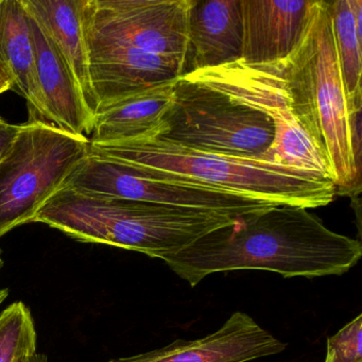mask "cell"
Segmentation results:
<instances>
[{"instance_id":"6da1fadb","label":"cell","mask_w":362,"mask_h":362,"mask_svg":"<svg viewBox=\"0 0 362 362\" xmlns=\"http://www.w3.org/2000/svg\"><path fill=\"white\" fill-rule=\"evenodd\" d=\"M361 256L359 240L332 232L308 209L277 205L240 216L162 260L194 287L228 271H271L285 279L342 275Z\"/></svg>"},{"instance_id":"7a4b0ae2","label":"cell","mask_w":362,"mask_h":362,"mask_svg":"<svg viewBox=\"0 0 362 362\" xmlns=\"http://www.w3.org/2000/svg\"><path fill=\"white\" fill-rule=\"evenodd\" d=\"M292 107L327 167L337 194L361 192V112L351 114L339 66L329 5L311 0L306 23L287 58L271 63Z\"/></svg>"},{"instance_id":"3957f363","label":"cell","mask_w":362,"mask_h":362,"mask_svg":"<svg viewBox=\"0 0 362 362\" xmlns=\"http://www.w3.org/2000/svg\"><path fill=\"white\" fill-rule=\"evenodd\" d=\"M88 152L148 177L202 182L277 205L317 209L330 204L337 194L332 180L322 173L264 160L206 153L156 139L90 144Z\"/></svg>"},{"instance_id":"277c9868","label":"cell","mask_w":362,"mask_h":362,"mask_svg":"<svg viewBox=\"0 0 362 362\" xmlns=\"http://www.w3.org/2000/svg\"><path fill=\"white\" fill-rule=\"evenodd\" d=\"M235 219L62 187L40 209L33 222L61 230L80 243L112 245L162 259Z\"/></svg>"},{"instance_id":"5b68a950","label":"cell","mask_w":362,"mask_h":362,"mask_svg":"<svg viewBox=\"0 0 362 362\" xmlns=\"http://www.w3.org/2000/svg\"><path fill=\"white\" fill-rule=\"evenodd\" d=\"M90 151V139L30 118L0 160V238L31 223Z\"/></svg>"},{"instance_id":"8992f818","label":"cell","mask_w":362,"mask_h":362,"mask_svg":"<svg viewBox=\"0 0 362 362\" xmlns=\"http://www.w3.org/2000/svg\"><path fill=\"white\" fill-rule=\"evenodd\" d=\"M152 139L197 151L264 160L272 147V120L223 93L181 76L158 134Z\"/></svg>"},{"instance_id":"52a82bcc","label":"cell","mask_w":362,"mask_h":362,"mask_svg":"<svg viewBox=\"0 0 362 362\" xmlns=\"http://www.w3.org/2000/svg\"><path fill=\"white\" fill-rule=\"evenodd\" d=\"M63 187L80 194L240 217L277 204L192 180L158 179L115 160L88 156Z\"/></svg>"},{"instance_id":"ba28073f","label":"cell","mask_w":362,"mask_h":362,"mask_svg":"<svg viewBox=\"0 0 362 362\" xmlns=\"http://www.w3.org/2000/svg\"><path fill=\"white\" fill-rule=\"evenodd\" d=\"M184 76L262 112L272 120L274 143L264 160L328 177L327 167L294 114L291 99L273 64L249 65L239 60Z\"/></svg>"},{"instance_id":"9c48e42d","label":"cell","mask_w":362,"mask_h":362,"mask_svg":"<svg viewBox=\"0 0 362 362\" xmlns=\"http://www.w3.org/2000/svg\"><path fill=\"white\" fill-rule=\"evenodd\" d=\"M192 0H86V39L160 54L187 66Z\"/></svg>"},{"instance_id":"30bf717a","label":"cell","mask_w":362,"mask_h":362,"mask_svg":"<svg viewBox=\"0 0 362 362\" xmlns=\"http://www.w3.org/2000/svg\"><path fill=\"white\" fill-rule=\"evenodd\" d=\"M287 344L253 317L235 311L213 334L197 340H177L162 349L105 362H249L276 355Z\"/></svg>"},{"instance_id":"8fae6325","label":"cell","mask_w":362,"mask_h":362,"mask_svg":"<svg viewBox=\"0 0 362 362\" xmlns=\"http://www.w3.org/2000/svg\"><path fill=\"white\" fill-rule=\"evenodd\" d=\"M96 111L113 101L185 75L183 65L160 54L86 39Z\"/></svg>"},{"instance_id":"7c38bea8","label":"cell","mask_w":362,"mask_h":362,"mask_svg":"<svg viewBox=\"0 0 362 362\" xmlns=\"http://www.w3.org/2000/svg\"><path fill=\"white\" fill-rule=\"evenodd\" d=\"M27 12L46 120L71 134H92L95 113L75 74L45 28L28 10Z\"/></svg>"},{"instance_id":"4fadbf2b","label":"cell","mask_w":362,"mask_h":362,"mask_svg":"<svg viewBox=\"0 0 362 362\" xmlns=\"http://www.w3.org/2000/svg\"><path fill=\"white\" fill-rule=\"evenodd\" d=\"M310 5L311 0H241V61L262 65L287 58L300 40Z\"/></svg>"},{"instance_id":"5bb4252c","label":"cell","mask_w":362,"mask_h":362,"mask_svg":"<svg viewBox=\"0 0 362 362\" xmlns=\"http://www.w3.org/2000/svg\"><path fill=\"white\" fill-rule=\"evenodd\" d=\"M188 37L186 74L241 60V0H192Z\"/></svg>"},{"instance_id":"9a60e30c","label":"cell","mask_w":362,"mask_h":362,"mask_svg":"<svg viewBox=\"0 0 362 362\" xmlns=\"http://www.w3.org/2000/svg\"><path fill=\"white\" fill-rule=\"evenodd\" d=\"M175 80L99 107L95 113L94 129L88 137L90 145L124 143L156 136L173 105Z\"/></svg>"},{"instance_id":"2e32d148","label":"cell","mask_w":362,"mask_h":362,"mask_svg":"<svg viewBox=\"0 0 362 362\" xmlns=\"http://www.w3.org/2000/svg\"><path fill=\"white\" fill-rule=\"evenodd\" d=\"M0 63L11 73L13 90L28 103L30 118L47 122L28 12L23 0H0Z\"/></svg>"},{"instance_id":"e0dca14e","label":"cell","mask_w":362,"mask_h":362,"mask_svg":"<svg viewBox=\"0 0 362 362\" xmlns=\"http://www.w3.org/2000/svg\"><path fill=\"white\" fill-rule=\"evenodd\" d=\"M84 4L86 0H24L26 9L45 28L66 59L88 105L96 113L84 29Z\"/></svg>"},{"instance_id":"ac0fdd59","label":"cell","mask_w":362,"mask_h":362,"mask_svg":"<svg viewBox=\"0 0 362 362\" xmlns=\"http://www.w3.org/2000/svg\"><path fill=\"white\" fill-rule=\"evenodd\" d=\"M339 66L351 114L362 109V30L357 28L353 0L329 3Z\"/></svg>"},{"instance_id":"d6986e66","label":"cell","mask_w":362,"mask_h":362,"mask_svg":"<svg viewBox=\"0 0 362 362\" xmlns=\"http://www.w3.org/2000/svg\"><path fill=\"white\" fill-rule=\"evenodd\" d=\"M37 332L30 309L12 303L0 313V362H16L37 353Z\"/></svg>"},{"instance_id":"ffe728a7","label":"cell","mask_w":362,"mask_h":362,"mask_svg":"<svg viewBox=\"0 0 362 362\" xmlns=\"http://www.w3.org/2000/svg\"><path fill=\"white\" fill-rule=\"evenodd\" d=\"M324 362H362V315L327 339Z\"/></svg>"},{"instance_id":"44dd1931","label":"cell","mask_w":362,"mask_h":362,"mask_svg":"<svg viewBox=\"0 0 362 362\" xmlns=\"http://www.w3.org/2000/svg\"><path fill=\"white\" fill-rule=\"evenodd\" d=\"M18 131H20V126L10 124L0 116V160L11 149L18 136Z\"/></svg>"},{"instance_id":"7402d4cb","label":"cell","mask_w":362,"mask_h":362,"mask_svg":"<svg viewBox=\"0 0 362 362\" xmlns=\"http://www.w3.org/2000/svg\"><path fill=\"white\" fill-rule=\"evenodd\" d=\"M14 88V79L9 69L0 63V94Z\"/></svg>"},{"instance_id":"603a6c76","label":"cell","mask_w":362,"mask_h":362,"mask_svg":"<svg viewBox=\"0 0 362 362\" xmlns=\"http://www.w3.org/2000/svg\"><path fill=\"white\" fill-rule=\"evenodd\" d=\"M16 362H48L47 356L45 354L35 353L33 355L22 358Z\"/></svg>"},{"instance_id":"cb8c5ba5","label":"cell","mask_w":362,"mask_h":362,"mask_svg":"<svg viewBox=\"0 0 362 362\" xmlns=\"http://www.w3.org/2000/svg\"><path fill=\"white\" fill-rule=\"evenodd\" d=\"M8 296H9V289H0V305L5 302Z\"/></svg>"}]
</instances>
